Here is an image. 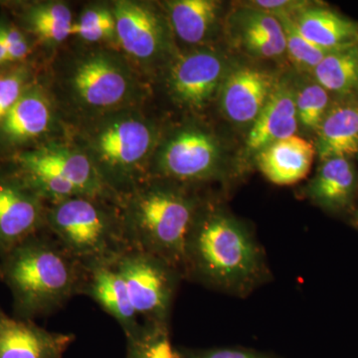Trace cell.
<instances>
[{"label":"cell","mask_w":358,"mask_h":358,"mask_svg":"<svg viewBox=\"0 0 358 358\" xmlns=\"http://www.w3.org/2000/svg\"><path fill=\"white\" fill-rule=\"evenodd\" d=\"M122 220L131 249L187 272L188 247L197 207L179 188L148 179L120 197Z\"/></svg>","instance_id":"6da1fadb"},{"label":"cell","mask_w":358,"mask_h":358,"mask_svg":"<svg viewBox=\"0 0 358 358\" xmlns=\"http://www.w3.org/2000/svg\"><path fill=\"white\" fill-rule=\"evenodd\" d=\"M6 255L2 277L27 315L57 312L83 293L86 271L52 235H35Z\"/></svg>","instance_id":"7a4b0ae2"},{"label":"cell","mask_w":358,"mask_h":358,"mask_svg":"<svg viewBox=\"0 0 358 358\" xmlns=\"http://www.w3.org/2000/svg\"><path fill=\"white\" fill-rule=\"evenodd\" d=\"M46 229L85 271L113 266L131 249L115 197L77 195L48 204Z\"/></svg>","instance_id":"3957f363"},{"label":"cell","mask_w":358,"mask_h":358,"mask_svg":"<svg viewBox=\"0 0 358 358\" xmlns=\"http://www.w3.org/2000/svg\"><path fill=\"white\" fill-rule=\"evenodd\" d=\"M154 127L127 110L102 115L84 129L81 148L103 185L121 197L150 179L148 164L155 147Z\"/></svg>","instance_id":"277c9868"},{"label":"cell","mask_w":358,"mask_h":358,"mask_svg":"<svg viewBox=\"0 0 358 358\" xmlns=\"http://www.w3.org/2000/svg\"><path fill=\"white\" fill-rule=\"evenodd\" d=\"M253 239L236 221L220 213L197 215L188 247V271L226 288L246 284L259 268Z\"/></svg>","instance_id":"5b68a950"},{"label":"cell","mask_w":358,"mask_h":358,"mask_svg":"<svg viewBox=\"0 0 358 358\" xmlns=\"http://www.w3.org/2000/svg\"><path fill=\"white\" fill-rule=\"evenodd\" d=\"M65 86L73 103L93 115L124 110L136 100L138 89L128 62L106 49L87 52L75 59Z\"/></svg>","instance_id":"8992f818"},{"label":"cell","mask_w":358,"mask_h":358,"mask_svg":"<svg viewBox=\"0 0 358 358\" xmlns=\"http://www.w3.org/2000/svg\"><path fill=\"white\" fill-rule=\"evenodd\" d=\"M113 266L124 280L138 317L150 324H166L178 271L136 249L128 250Z\"/></svg>","instance_id":"52a82bcc"},{"label":"cell","mask_w":358,"mask_h":358,"mask_svg":"<svg viewBox=\"0 0 358 358\" xmlns=\"http://www.w3.org/2000/svg\"><path fill=\"white\" fill-rule=\"evenodd\" d=\"M18 176L54 178L88 196H115L108 190L89 157L79 148L47 143L16 154Z\"/></svg>","instance_id":"ba28073f"},{"label":"cell","mask_w":358,"mask_h":358,"mask_svg":"<svg viewBox=\"0 0 358 358\" xmlns=\"http://www.w3.org/2000/svg\"><path fill=\"white\" fill-rule=\"evenodd\" d=\"M220 150L210 134L196 128L179 131L162 145L157 173L174 182H194L216 173Z\"/></svg>","instance_id":"9c48e42d"},{"label":"cell","mask_w":358,"mask_h":358,"mask_svg":"<svg viewBox=\"0 0 358 358\" xmlns=\"http://www.w3.org/2000/svg\"><path fill=\"white\" fill-rule=\"evenodd\" d=\"M48 202L17 176L0 178V251L7 254L46 229Z\"/></svg>","instance_id":"30bf717a"},{"label":"cell","mask_w":358,"mask_h":358,"mask_svg":"<svg viewBox=\"0 0 358 358\" xmlns=\"http://www.w3.org/2000/svg\"><path fill=\"white\" fill-rule=\"evenodd\" d=\"M117 42L129 58L143 66L152 65L169 47L166 23L145 2L122 0L113 6Z\"/></svg>","instance_id":"8fae6325"},{"label":"cell","mask_w":358,"mask_h":358,"mask_svg":"<svg viewBox=\"0 0 358 358\" xmlns=\"http://www.w3.org/2000/svg\"><path fill=\"white\" fill-rule=\"evenodd\" d=\"M226 75V62L220 54L197 50L174 61L167 86L176 102L190 109H201L220 88Z\"/></svg>","instance_id":"7c38bea8"},{"label":"cell","mask_w":358,"mask_h":358,"mask_svg":"<svg viewBox=\"0 0 358 358\" xmlns=\"http://www.w3.org/2000/svg\"><path fill=\"white\" fill-rule=\"evenodd\" d=\"M53 107L46 91L32 83L0 122V150L23 152L50 131Z\"/></svg>","instance_id":"4fadbf2b"},{"label":"cell","mask_w":358,"mask_h":358,"mask_svg":"<svg viewBox=\"0 0 358 358\" xmlns=\"http://www.w3.org/2000/svg\"><path fill=\"white\" fill-rule=\"evenodd\" d=\"M272 75L255 68H240L224 78L220 103L235 124H253L275 86Z\"/></svg>","instance_id":"5bb4252c"},{"label":"cell","mask_w":358,"mask_h":358,"mask_svg":"<svg viewBox=\"0 0 358 358\" xmlns=\"http://www.w3.org/2000/svg\"><path fill=\"white\" fill-rule=\"evenodd\" d=\"M74 341L73 334L46 331L0 310V358H62Z\"/></svg>","instance_id":"9a60e30c"},{"label":"cell","mask_w":358,"mask_h":358,"mask_svg":"<svg viewBox=\"0 0 358 358\" xmlns=\"http://www.w3.org/2000/svg\"><path fill=\"white\" fill-rule=\"evenodd\" d=\"M296 95L287 84H275L260 115L252 124L246 147L258 154L271 143L296 136L298 131Z\"/></svg>","instance_id":"2e32d148"},{"label":"cell","mask_w":358,"mask_h":358,"mask_svg":"<svg viewBox=\"0 0 358 358\" xmlns=\"http://www.w3.org/2000/svg\"><path fill=\"white\" fill-rule=\"evenodd\" d=\"M315 145L293 136L271 143L257 154V164L263 176L277 185H292L310 173Z\"/></svg>","instance_id":"e0dca14e"},{"label":"cell","mask_w":358,"mask_h":358,"mask_svg":"<svg viewBox=\"0 0 358 358\" xmlns=\"http://www.w3.org/2000/svg\"><path fill=\"white\" fill-rule=\"evenodd\" d=\"M82 294H88L112 315L126 336L140 327L138 315L129 300L126 284L114 266H100L86 271Z\"/></svg>","instance_id":"ac0fdd59"},{"label":"cell","mask_w":358,"mask_h":358,"mask_svg":"<svg viewBox=\"0 0 358 358\" xmlns=\"http://www.w3.org/2000/svg\"><path fill=\"white\" fill-rule=\"evenodd\" d=\"M315 150L322 162L358 155V102L336 103L327 110L317 129Z\"/></svg>","instance_id":"d6986e66"},{"label":"cell","mask_w":358,"mask_h":358,"mask_svg":"<svg viewBox=\"0 0 358 358\" xmlns=\"http://www.w3.org/2000/svg\"><path fill=\"white\" fill-rule=\"evenodd\" d=\"M294 20L301 35L322 50H345L358 44V25L329 9L308 6Z\"/></svg>","instance_id":"ffe728a7"},{"label":"cell","mask_w":358,"mask_h":358,"mask_svg":"<svg viewBox=\"0 0 358 358\" xmlns=\"http://www.w3.org/2000/svg\"><path fill=\"white\" fill-rule=\"evenodd\" d=\"M169 26L186 44L203 43L217 23L220 4L213 0H176L167 2Z\"/></svg>","instance_id":"44dd1931"},{"label":"cell","mask_w":358,"mask_h":358,"mask_svg":"<svg viewBox=\"0 0 358 358\" xmlns=\"http://www.w3.org/2000/svg\"><path fill=\"white\" fill-rule=\"evenodd\" d=\"M355 189V171L350 159L334 157L322 162L308 190L317 204L341 210L352 202Z\"/></svg>","instance_id":"7402d4cb"},{"label":"cell","mask_w":358,"mask_h":358,"mask_svg":"<svg viewBox=\"0 0 358 358\" xmlns=\"http://www.w3.org/2000/svg\"><path fill=\"white\" fill-rule=\"evenodd\" d=\"M20 20L26 31L51 45L69 38L74 23L69 7L55 1L29 4L21 13Z\"/></svg>","instance_id":"603a6c76"},{"label":"cell","mask_w":358,"mask_h":358,"mask_svg":"<svg viewBox=\"0 0 358 358\" xmlns=\"http://www.w3.org/2000/svg\"><path fill=\"white\" fill-rule=\"evenodd\" d=\"M317 83L327 92L352 95L358 89V46L331 52L313 70Z\"/></svg>","instance_id":"cb8c5ba5"},{"label":"cell","mask_w":358,"mask_h":358,"mask_svg":"<svg viewBox=\"0 0 358 358\" xmlns=\"http://www.w3.org/2000/svg\"><path fill=\"white\" fill-rule=\"evenodd\" d=\"M167 331L166 324H141L127 336V358H186L174 348Z\"/></svg>","instance_id":"d4e9b609"},{"label":"cell","mask_w":358,"mask_h":358,"mask_svg":"<svg viewBox=\"0 0 358 358\" xmlns=\"http://www.w3.org/2000/svg\"><path fill=\"white\" fill-rule=\"evenodd\" d=\"M236 25L239 34L256 35L267 40L278 52H286V37L280 20L273 14L248 6L238 11Z\"/></svg>","instance_id":"484cf974"},{"label":"cell","mask_w":358,"mask_h":358,"mask_svg":"<svg viewBox=\"0 0 358 358\" xmlns=\"http://www.w3.org/2000/svg\"><path fill=\"white\" fill-rule=\"evenodd\" d=\"M71 36H76L89 43L117 41L115 18L113 8L95 6L85 9L79 20L73 23Z\"/></svg>","instance_id":"4316f807"},{"label":"cell","mask_w":358,"mask_h":358,"mask_svg":"<svg viewBox=\"0 0 358 358\" xmlns=\"http://www.w3.org/2000/svg\"><path fill=\"white\" fill-rule=\"evenodd\" d=\"M280 20L286 37V52L296 67L301 70L313 71L327 54L301 35L294 23V15L288 13L275 14Z\"/></svg>","instance_id":"83f0119b"},{"label":"cell","mask_w":358,"mask_h":358,"mask_svg":"<svg viewBox=\"0 0 358 358\" xmlns=\"http://www.w3.org/2000/svg\"><path fill=\"white\" fill-rule=\"evenodd\" d=\"M296 108L299 122L317 131L329 109V93L317 83L307 85L296 95Z\"/></svg>","instance_id":"f1b7e54d"},{"label":"cell","mask_w":358,"mask_h":358,"mask_svg":"<svg viewBox=\"0 0 358 358\" xmlns=\"http://www.w3.org/2000/svg\"><path fill=\"white\" fill-rule=\"evenodd\" d=\"M32 83L31 71L23 63L0 71V122Z\"/></svg>","instance_id":"f546056e"},{"label":"cell","mask_w":358,"mask_h":358,"mask_svg":"<svg viewBox=\"0 0 358 358\" xmlns=\"http://www.w3.org/2000/svg\"><path fill=\"white\" fill-rule=\"evenodd\" d=\"M0 35L3 39L13 65L22 64L31 53V46L24 33L8 21L0 20Z\"/></svg>","instance_id":"4dcf8cb0"},{"label":"cell","mask_w":358,"mask_h":358,"mask_svg":"<svg viewBox=\"0 0 358 358\" xmlns=\"http://www.w3.org/2000/svg\"><path fill=\"white\" fill-rule=\"evenodd\" d=\"M186 358H268L262 355L249 350H234V348H220V350H203V352H189Z\"/></svg>","instance_id":"1f68e13d"},{"label":"cell","mask_w":358,"mask_h":358,"mask_svg":"<svg viewBox=\"0 0 358 358\" xmlns=\"http://www.w3.org/2000/svg\"><path fill=\"white\" fill-rule=\"evenodd\" d=\"M13 65L6 44L0 35V68L10 67Z\"/></svg>","instance_id":"d6a6232c"},{"label":"cell","mask_w":358,"mask_h":358,"mask_svg":"<svg viewBox=\"0 0 358 358\" xmlns=\"http://www.w3.org/2000/svg\"><path fill=\"white\" fill-rule=\"evenodd\" d=\"M357 222H358V217H357Z\"/></svg>","instance_id":"836d02e7"}]
</instances>
